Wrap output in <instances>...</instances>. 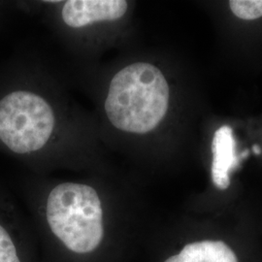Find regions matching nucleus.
I'll return each mask as SVG.
<instances>
[{
	"label": "nucleus",
	"mask_w": 262,
	"mask_h": 262,
	"mask_svg": "<svg viewBox=\"0 0 262 262\" xmlns=\"http://www.w3.org/2000/svg\"><path fill=\"white\" fill-rule=\"evenodd\" d=\"M19 193L42 262H131L141 240L130 182L115 169L62 179L28 172Z\"/></svg>",
	"instance_id": "nucleus-1"
},
{
	"label": "nucleus",
	"mask_w": 262,
	"mask_h": 262,
	"mask_svg": "<svg viewBox=\"0 0 262 262\" xmlns=\"http://www.w3.org/2000/svg\"><path fill=\"white\" fill-rule=\"evenodd\" d=\"M0 150L29 173H107L115 170L93 111L45 66L19 60L0 72Z\"/></svg>",
	"instance_id": "nucleus-2"
},
{
	"label": "nucleus",
	"mask_w": 262,
	"mask_h": 262,
	"mask_svg": "<svg viewBox=\"0 0 262 262\" xmlns=\"http://www.w3.org/2000/svg\"><path fill=\"white\" fill-rule=\"evenodd\" d=\"M84 71L104 149L133 157L168 120L173 91L165 71L154 61L122 53Z\"/></svg>",
	"instance_id": "nucleus-3"
},
{
	"label": "nucleus",
	"mask_w": 262,
	"mask_h": 262,
	"mask_svg": "<svg viewBox=\"0 0 262 262\" xmlns=\"http://www.w3.org/2000/svg\"><path fill=\"white\" fill-rule=\"evenodd\" d=\"M12 4L42 19L67 51L86 66L97 63L110 51L122 53L130 39L131 1L43 0Z\"/></svg>",
	"instance_id": "nucleus-4"
},
{
	"label": "nucleus",
	"mask_w": 262,
	"mask_h": 262,
	"mask_svg": "<svg viewBox=\"0 0 262 262\" xmlns=\"http://www.w3.org/2000/svg\"><path fill=\"white\" fill-rule=\"evenodd\" d=\"M0 262H42L36 235L25 208L0 185Z\"/></svg>",
	"instance_id": "nucleus-5"
},
{
	"label": "nucleus",
	"mask_w": 262,
	"mask_h": 262,
	"mask_svg": "<svg viewBox=\"0 0 262 262\" xmlns=\"http://www.w3.org/2000/svg\"><path fill=\"white\" fill-rule=\"evenodd\" d=\"M158 262H239L233 249L222 240H185L159 254Z\"/></svg>",
	"instance_id": "nucleus-6"
},
{
	"label": "nucleus",
	"mask_w": 262,
	"mask_h": 262,
	"mask_svg": "<svg viewBox=\"0 0 262 262\" xmlns=\"http://www.w3.org/2000/svg\"><path fill=\"white\" fill-rule=\"evenodd\" d=\"M212 152V178L216 187L225 189L230 184L229 173L237 167L240 159L236 155V141L230 126L223 125L215 131Z\"/></svg>",
	"instance_id": "nucleus-7"
},
{
	"label": "nucleus",
	"mask_w": 262,
	"mask_h": 262,
	"mask_svg": "<svg viewBox=\"0 0 262 262\" xmlns=\"http://www.w3.org/2000/svg\"><path fill=\"white\" fill-rule=\"evenodd\" d=\"M229 7L239 19L252 20L262 17V0H232Z\"/></svg>",
	"instance_id": "nucleus-8"
},
{
	"label": "nucleus",
	"mask_w": 262,
	"mask_h": 262,
	"mask_svg": "<svg viewBox=\"0 0 262 262\" xmlns=\"http://www.w3.org/2000/svg\"><path fill=\"white\" fill-rule=\"evenodd\" d=\"M4 6H5V3H3V2H0V18H1V16H2V14H3V9H4Z\"/></svg>",
	"instance_id": "nucleus-9"
},
{
	"label": "nucleus",
	"mask_w": 262,
	"mask_h": 262,
	"mask_svg": "<svg viewBox=\"0 0 262 262\" xmlns=\"http://www.w3.org/2000/svg\"><path fill=\"white\" fill-rule=\"evenodd\" d=\"M253 150H254V152L256 154V155H259L260 154V149H259V147L258 146H253Z\"/></svg>",
	"instance_id": "nucleus-10"
}]
</instances>
